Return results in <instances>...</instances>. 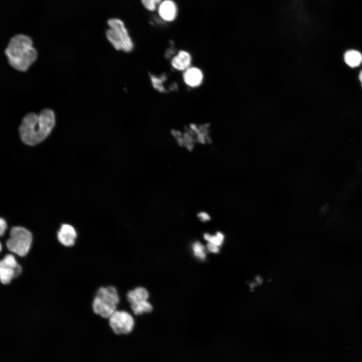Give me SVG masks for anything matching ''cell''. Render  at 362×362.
I'll list each match as a JSON object with an SVG mask.
<instances>
[{"label":"cell","instance_id":"6da1fadb","mask_svg":"<svg viewBox=\"0 0 362 362\" xmlns=\"http://www.w3.org/2000/svg\"><path fill=\"white\" fill-rule=\"evenodd\" d=\"M55 115L50 109H45L36 115L31 113L23 118L20 126L21 138L29 145H36L44 140L55 125Z\"/></svg>","mask_w":362,"mask_h":362},{"label":"cell","instance_id":"7a4b0ae2","mask_svg":"<svg viewBox=\"0 0 362 362\" xmlns=\"http://www.w3.org/2000/svg\"><path fill=\"white\" fill-rule=\"evenodd\" d=\"M5 54L10 65L21 71H26L37 58L31 39L22 34L15 35L11 39Z\"/></svg>","mask_w":362,"mask_h":362},{"label":"cell","instance_id":"3957f363","mask_svg":"<svg viewBox=\"0 0 362 362\" xmlns=\"http://www.w3.org/2000/svg\"><path fill=\"white\" fill-rule=\"evenodd\" d=\"M108 25L109 28L106 35L113 47L125 52L132 51L134 44L124 22L120 19L112 18L108 21Z\"/></svg>","mask_w":362,"mask_h":362},{"label":"cell","instance_id":"277c9868","mask_svg":"<svg viewBox=\"0 0 362 362\" xmlns=\"http://www.w3.org/2000/svg\"><path fill=\"white\" fill-rule=\"evenodd\" d=\"M119 297L116 289L112 287H101L93 302L94 312L103 318H109L116 311Z\"/></svg>","mask_w":362,"mask_h":362},{"label":"cell","instance_id":"5b68a950","mask_svg":"<svg viewBox=\"0 0 362 362\" xmlns=\"http://www.w3.org/2000/svg\"><path fill=\"white\" fill-rule=\"evenodd\" d=\"M32 242V233L27 229L20 226L12 228L10 238L6 241L7 248L20 256L27 255Z\"/></svg>","mask_w":362,"mask_h":362},{"label":"cell","instance_id":"8992f818","mask_svg":"<svg viewBox=\"0 0 362 362\" xmlns=\"http://www.w3.org/2000/svg\"><path fill=\"white\" fill-rule=\"evenodd\" d=\"M22 267L15 256L11 254L6 255L0 262V279L4 285L9 284L22 273Z\"/></svg>","mask_w":362,"mask_h":362},{"label":"cell","instance_id":"52a82bcc","mask_svg":"<svg viewBox=\"0 0 362 362\" xmlns=\"http://www.w3.org/2000/svg\"><path fill=\"white\" fill-rule=\"evenodd\" d=\"M109 324L115 333L127 334L132 330L134 321L128 312L116 311L109 317Z\"/></svg>","mask_w":362,"mask_h":362},{"label":"cell","instance_id":"ba28073f","mask_svg":"<svg viewBox=\"0 0 362 362\" xmlns=\"http://www.w3.org/2000/svg\"><path fill=\"white\" fill-rule=\"evenodd\" d=\"M158 13L163 20L167 22L173 21L177 16L176 5L172 0L163 1L158 6Z\"/></svg>","mask_w":362,"mask_h":362},{"label":"cell","instance_id":"9c48e42d","mask_svg":"<svg viewBox=\"0 0 362 362\" xmlns=\"http://www.w3.org/2000/svg\"><path fill=\"white\" fill-rule=\"evenodd\" d=\"M77 234L74 228L70 225L63 224L57 233L58 241L65 246L74 245Z\"/></svg>","mask_w":362,"mask_h":362},{"label":"cell","instance_id":"30bf717a","mask_svg":"<svg viewBox=\"0 0 362 362\" xmlns=\"http://www.w3.org/2000/svg\"><path fill=\"white\" fill-rule=\"evenodd\" d=\"M192 61L190 53L184 50L179 51L173 56L171 60L172 67L179 71L186 70L189 68Z\"/></svg>","mask_w":362,"mask_h":362},{"label":"cell","instance_id":"8fae6325","mask_svg":"<svg viewBox=\"0 0 362 362\" xmlns=\"http://www.w3.org/2000/svg\"><path fill=\"white\" fill-rule=\"evenodd\" d=\"M185 83L190 87L199 85L203 79V74L201 70L196 67H189L186 69L183 75Z\"/></svg>","mask_w":362,"mask_h":362},{"label":"cell","instance_id":"7c38bea8","mask_svg":"<svg viewBox=\"0 0 362 362\" xmlns=\"http://www.w3.org/2000/svg\"><path fill=\"white\" fill-rule=\"evenodd\" d=\"M149 297L148 291L144 288L138 287L129 291L127 299L131 304L142 301H146Z\"/></svg>","mask_w":362,"mask_h":362},{"label":"cell","instance_id":"4fadbf2b","mask_svg":"<svg viewBox=\"0 0 362 362\" xmlns=\"http://www.w3.org/2000/svg\"><path fill=\"white\" fill-rule=\"evenodd\" d=\"M345 63L351 67H356L362 63V55L358 51L349 50L347 51L344 56Z\"/></svg>","mask_w":362,"mask_h":362},{"label":"cell","instance_id":"5bb4252c","mask_svg":"<svg viewBox=\"0 0 362 362\" xmlns=\"http://www.w3.org/2000/svg\"><path fill=\"white\" fill-rule=\"evenodd\" d=\"M131 308L136 315L142 314L144 312L148 313L152 310V305L147 300L132 303Z\"/></svg>","mask_w":362,"mask_h":362},{"label":"cell","instance_id":"9a60e30c","mask_svg":"<svg viewBox=\"0 0 362 362\" xmlns=\"http://www.w3.org/2000/svg\"><path fill=\"white\" fill-rule=\"evenodd\" d=\"M150 78L152 84L154 88L160 92H165V88L163 85L164 82L166 80V76L165 75H161L160 76L152 75L150 76Z\"/></svg>","mask_w":362,"mask_h":362},{"label":"cell","instance_id":"2e32d148","mask_svg":"<svg viewBox=\"0 0 362 362\" xmlns=\"http://www.w3.org/2000/svg\"><path fill=\"white\" fill-rule=\"evenodd\" d=\"M204 239L216 245L220 246L224 239V236L223 233L217 232L215 235H211L208 233H205L204 235Z\"/></svg>","mask_w":362,"mask_h":362},{"label":"cell","instance_id":"e0dca14e","mask_svg":"<svg viewBox=\"0 0 362 362\" xmlns=\"http://www.w3.org/2000/svg\"><path fill=\"white\" fill-rule=\"evenodd\" d=\"M193 250L195 255L201 259L206 257L205 247L199 242H196L193 245Z\"/></svg>","mask_w":362,"mask_h":362},{"label":"cell","instance_id":"ac0fdd59","mask_svg":"<svg viewBox=\"0 0 362 362\" xmlns=\"http://www.w3.org/2000/svg\"><path fill=\"white\" fill-rule=\"evenodd\" d=\"M162 0H141L144 7L148 11H154L157 6L159 5Z\"/></svg>","mask_w":362,"mask_h":362},{"label":"cell","instance_id":"d6986e66","mask_svg":"<svg viewBox=\"0 0 362 362\" xmlns=\"http://www.w3.org/2000/svg\"><path fill=\"white\" fill-rule=\"evenodd\" d=\"M197 217L202 222L208 221L211 219L210 215L208 213L204 211L199 212L197 214Z\"/></svg>","mask_w":362,"mask_h":362},{"label":"cell","instance_id":"ffe728a7","mask_svg":"<svg viewBox=\"0 0 362 362\" xmlns=\"http://www.w3.org/2000/svg\"><path fill=\"white\" fill-rule=\"evenodd\" d=\"M207 248L209 251L213 253H218L219 251V246L211 242L208 243Z\"/></svg>","mask_w":362,"mask_h":362},{"label":"cell","instance_id":"44dd1931","mask_svg":"<svg viewBox=\"0 0 362 362\" xmlns=\"http://www.w3.org/2000/svg\"><path fill=\"white\" fill-rule=\"evenodd\" d=\"M7 228V225L6 221L1 218L0 220V234L2 236L5 234Z\"/></svg>","mask_w":362,"mask_h":362},{"label":"cell","instance_id":"7402d4cb","mask_svg":"<svg viewBox=\"0 0 362 362\" xmlns=\"http://www.w3.org/2000/svg\"><path fill=\"white\" fill-rule=\"evenodd\" d=\"M359 79L361 83L362 84V70L360 72L359 75Z\"/></svg>","mask_w":362,"mask_h":362}]
</instances>
